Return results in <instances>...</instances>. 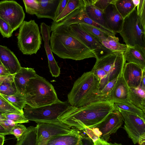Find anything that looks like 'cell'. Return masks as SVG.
<instances>
[{
  "instance_id": "52a82bcc",
  "label": "cell",
  "mask_w": 145,
  "mask_h": 145,
  "mask_svg": "<svg viewBox=\"0 0 145 145\" xmlns=\"http://www.w3.org/2000/svg\"><path fill=\"white\" fill-rule=\"evenodd\" d=\"M119 33L127 47L138 45L144 47L143 36L145 33L136 8L124 19L122 29Z\"/></svg>"
},
{
  "instance_id": "d6986e66",
  "label": "cell",
  "mask_w": 145,
  "mask_h": 145,
  "mask_svg": "<svg viewBox=\"0 0 145 145\" xmlns=\"http://www.w3.org/2000/svg\"><path fill=\"white\" fill-rule=\"evenodd\" d=\"M0 61L11 74L17 73L22 67L14 53L7 47L1 45L0 46Z\"/></svg>"
},
{
  "instance_id": "ab89813d",
  "label": "cell",
  "mask_w": 145,
  "mask_h": 145,
  "mask_svg": "<svg viewBox=\"0 0 145 145\" xmlns=\"http://www.w3.org/2000/svg\"><path fill=\"white\" fill-rule=\"evenodd\" d=\"M116 0H91L92 4L95 7L104 11L110 4L114 3Z\"/></svg>"
},
{
  "instance_id": "30bf717a",
  "label": "cell",
  "mask_w": 145,
  "mask_h": 145,
  "mask_svg": "<svg viewBox=\"0 0 145 145\" xmlns=\"http://www.w3.org/2000/svg\"><path fill=\"white\" fill-rule=\"evenodd\" d=\"M123 53L113 51L96 59L94 67L103 70L109 77V82L118 77L123 72L126 60Z\"/></svg>"
},
{
  "instance_id": "4dcf8cb0",
  "label": "cell",
  "mask_w": 145,
  "mask_h": 145,
  "mask_svg": "<svg viewBox=\"0 0 145 145\" xmlns=\"http://www.w3.org/2000/svg\"><path fill=\"white\" fill-rule=\"evenodd\" d=\"M84 3V0H69L65 9L56 18L54 22L56 23L61 22L72 12Z\"/></svg>"
},
{
  "instance_id": "ee69618b",
  "label": "cell",
  "mask_w": 145,
  "mask_h": 145,
  "mask_svg": "<svg viewBox=\"0 0 145 145\" xmlns=\"http://www.w3.org/2000/svg\"><path fill=\"white\" fill-rule=\"evenodd\" d=\"M11 74L8 70L0 61V76H8Z\"/></svg>"
},
{
  "instance_id": "bcb514c9",
  "label": "cell",
  "mask_w": 145,
  "mask_h": 145,
  "mask_svg": "<svg viewBox=\"0 0 145 145\" xmlns=\"http://www.w3.org/2000/svg\"><path fill=\"white\" fill-rule=\"evenodd\" d=\"M139 87L145 90V69H143L142 80L141 83Z\"/></svg>"
},
{
  "instance_id": "484cf974",
  "label": "cell",
  "mask_w": 145,
  "mask_h": 145,
  "mask_svg": "<svg viewBox=\"0 0 145 145\" xmlns=\"http://www.w3.org/2000/svg\"><path fill=\"white\" fill-rule=\"evenodd\" d=\"M129 95L131 103L143 111L145 104V90L139 87L129 88Z\"/></svg>"
},
{
  "instance_id": "f1b7e54d",
  "label": "cell",
  "mask_w": 145,
  "mask_h": 145,
  "mask_svg": "<svg viewBox=\"0 0 145 145\" xmlns=\"http://www.w3.org/2000/svg\"><path fill=\"white\" fill-rule=\"evenodd\" d=\"M114 4L118 11L124 19L136 8L132 0H116Z\"/></svg>"
},
{
  "instance_id": "9c48e42d",
  "label": "cell",
  "mask_w": 145,
  "mask_h": 145,
  "mask_svg": "<svg viewBox=\"0 0 145 145\" xmlns=\"http://www.w3.org/2000/svg\"><path fill=\"white\" fill-rule=\"evenodd\" d=\"M37 145H47L52 138L67 134L76 129L72 128L58 120L37 122Z\"/></svg>"
},
{
  "instance_id": "7bdbcfd3",
  "label": "cell",
  "mask_w": 145,
  "mask_h": 145,
  "mask_svg": "<svg viewBox=\"0 0 145 145\" xmlns=\"http://www.w3.org/2000/svg\"><path fill=\"white\" fill-rule=\"evenodd\" d=\"M82 145H93V141L91 138L82 133Z\"/></svg>"
},
{
  "instance_id": "603a6c76",
  "label": "cell",
  "mask_w": 145,
  "mask_h": 145,
  "mask_svg": "<svg viewBox=\"0 0 145 145\" xmlns=\"http://www.w3.org/2000/svg\"><path fill=\"white\" fill-rule=\"evenodd\" d=\"M82 135L76 129L70 133L54 137L47 145H82Z\"/></svg>"
},
{
  "instance_id": "2e32d148",
  "label": "cell",
  "mask_w": 145,
  "mask_h": 145,
  "mask_svg": "<svg viewBox=\"0 0 145 145\" xmlns=\"http://www.w3.org/2000/svg\"><path fill=\"white\" fill-rule=\"evenodd\" d=\"M40 32L44 42V47L48 60L50 71L53 77H58L60 73V68L58 66L52 53L49 42L50 39V26L44 22L41 23Z\"/></svg>"
},
{
  "instance_id": "8fae6325",
  "label": "cell",
  "mask_w": 145,
  "mask_h": 145,
  "mask_svg": "<svg viewBox=\"0 0 145 145\" xmlns=\"http://www.w3.org/2000/svg\"><path fill=\"white\" fill-rule=\"evenodd\" d=\"M25 15L22 7L16 1L5 0L0 2V18L8 24L13 31L23 23Z\"/></svg>"
},
{
  "instance_id": "f5cc1de1",
  "label": "cell",
  "mask_w": 145,
  "mask_h": 145,
  "mask_svg": "<svg viewBox=\"0 0 145 145\" xmlns=\"http://www.w3.org/2000/svg\"><path fill=\"white\" fill-rule=\"evenodd\" d=\"M143 112H144V114H145V104L144 105V108L143 110Z\"/></svg>"
},
{
  "instance_id": "c3c4849f",
  "label": "cell",
  "mask_w": 145,
  "mask_h": 145,
  "mask_svg": "<svg viewBox=\"0 0 145 145\" xmlns=\"http://www.w3.org/2000/svg\"><path fill=\"white\" fill-rule=\"evenodd\" d=\"M138 143L139 145H145V134L140 137Z\"/></svg>"
},
{
  "instance_id": "cb8c5ba5",
  "label": "cell",
  "mask_w": 145,
  "mask_h": 145,
  "mask_svg": "<svg viewBox=\"0 0 145 145\" xmlns=\"http://www.w3.org/2000/svg\"><path fill=\"white\" fill-rule=\"evenodd\" d=\"M84 1L85 11L88 17L93 22L109 30L106 23L104 11L94 6L91 0Z\"/></svg>"
},
{
  "instance_id": "7402d4cb",
  "label": "cell",
  "mask_w": 145,
  "mask_h": 145,
  "mask_svg": "<svg viewBox=\"0 0 145 145\" xmlns=\"http://www.w3.org/2000/svg\"><path fill=\"white\" fill-rule=\"evenodd\" d=\"M126 61L136 64L142 69H145V48L138 45L127 47L124 53Z\"/></svg>"
},
{
  "instance_id": "7a4b0ae2",
  "label": "cell",
  "mask_w": 145,
  "mask_h": 145,
  "mask_svg": "<svg viewBox=\"0 0 145 145\" xmlns=\"http://www.w3.org/2000/svg\"><path fill=\"white\" fill-rule=\"evenodd\" d=\"M115 110L114 103L101 101L79 107L71 106L57 119L72 128L83 131L95 127Z\"/></svg>"
},
{
  "instance_id": "f907efd6",
  "label": "cell",
  "mask_w": 145,
  "mask_h": 145,
  "mask_svg": "<svg viewBox=\"0 0 145 145\" xmlns=\"http://www.w3.org/2000/svg\"><path fill=\"white\" fill-rule=\"evenodd\" d=\"M140 0H132V2L136 7H137L139 4Z\"/></svg>"
},
{
  "instance_id": "ba28073f",
  "label": "cell",
  "mask_w": 145,
  "mask_h": 145,
  "mask_svg": "<svg viewBox=\"0 0 145 145\" xmlns=\"http://www.w3.org/2000/svg\"><path fill=\"white\" fill-rule=\"evenodd\" d=\"M123 121L121 113L115 110L109 114L95 127L86 130L84 132L93 140L99 137L108 142L110 135L117 131L121 127Z\"/></svg>"
},
{
  "instance_id": "3957f363",
  "label": "cell",
  "mask_w": 145,
  "mask_h": 145,
  "mask_svg": "<svg viewBox=\"0 0 145 145\" xmlns=\"http://www.w3.org/2000/svg\"><path fill=\"white\" fill-rule=\"evenodd\" d=\"M99 85V80L91 71L84 72L74 82L67 101L71 106L79 107L105 101L100 95Z\"/></svg>"
},
{
  "instance_id": "7c38bea8",
  "label": "cell",
  "mask_w": 145,
  "mask_h": 145,
  "mask_svg": "<svg viewBox=\"0 0 145 145\" xmlns=\"http://www.w3.org/2000/svg\"><path fill=\"white\" fill-rule=\"evenodd\" d=\"M122 114L124 125L123 129L133 143H138L141 137L145 134V117L121 110L118 111Z\"/></svg>"
},
{
  "instance_id": "f546056e",
  "label": "cell",
  "mask_w": 145,
  "mask_h": 145,
  "mask_svg": "<svg viewBox=\"0 0 145 145\" xmlns=\"http://www.w3.org/2000/svg\"><path fill=\"white\" fill-rule=\"evenodd\" d=\"M79 24L84 29L95 37L101 42L102 41L106 39L110 35L115 36L110 34L91 25L83 23Z\"/></svg>"
},
{
  "instance_id": "e575fe53",
  "label": "cell",
  "mask_w": 145,
  "mask_h": 145,
  "mask_svg": "<svg viewBox=\"0 0 145 145\" xmlns=\"http://www.w3.org/2000/svg\"><path fill=\"white\" fill-rule=\"evenodd\" d=\"M0 114L2 115L15 124L26 123L28 122L29 121L25 117L24 113L21 112Z\"/></svg>"
},
{
  "instance_id": "836d02e7",
  "label": "cell",
  "mask_w": 145,
  "mask_h": 145,
  "mask_svg": "<svg viewBox=\"0 0 145 145\" xmlns=\"http://www.w3.org/2000/svg\"><path fill=\"white\" fill-rule=\"evenodd\" d=\"M26 13L31 15H36L39 7V3L37 0H23Z\"/></svg>"
},
{
  "instance_id": "816d5d0a",
  "label": "cell",
  "mask_w": 145,
  "mask_h": 145,
  "mask_svg": "<svg viewBox=\"0 0 145 145\" xmlns=\"http://www.w3.org/2000/svg\"><path fill=\"white\" fill-rule=\"evenodd\" d=\"M108 145H123L121 143H118L116 142L112 143L108 142Z\"/></svg>"
},
{
  "instance_id": "5b68a950",
  "label": "cell",
  "mask_w": 145,
  "mask_h": 145,
  "mask_svg": "<svg viewBox=\"0 0 145 145\" xmlns=\"http://www.w3.org/2000/svg\"><path fill=\"white\" fill-rule=\"evenodd\" d=\"M17 39L18 47L23 54L37 53L41 47L42 37L35 20L23 22L19 27Z\"/></svg>"
},
{
  "instance_id": "d590c367",
  "label": "cell",
  "mask_w": 145,
  "mask_h": 145,
  "mask_svg": "<svg viewBox=\"0 0 145 145\" xmlns=\"http://www.w3.org/2000/svg\"><path fill=\"white\" fill-rule=\"evenodd\" d=\"M27 130V128L21 123L16 124L10 131V134L14 135L17 141L20 139Z\"/></svg>"
},
{
  "instance_id": "ffe728a7",
  "label": "cell",
  "mask_w": 145,
  "mask_h": 145,
  "mask_svg": "<svg viewBox=\"0 0 145 145\" xmlns=\"http://www.w3.org/2000/svg\"><path fill=\"white\" fill-rule=\"evenodd\" d=\"M39 10L35 15L38 18H48L54 22L57 9L61 0H38Z\"/></svg>"
},
{
  "instance_id": "74e56055",
  "label": "cell",
  "mask_w": 145,
  "mask_h": 145,
  "mask_svg": "<svg viewBox=\"0 0 145 145\" xmlns=\"http://www.w3.org/2000/svg\"><path fill=\"white\" fill-rule=\"evenodd\" d=\"M137 10L145 33V0H140Z\"/></svg>"
},
{
  "instance_id": "6da1fadb",
  "label": "cell",
  "mask_w": 145,
  "mask_h": 145,
  "mask_svg": "<svg viewBox=\"0 0 145 145\" xmlns=\"http://www.w3.org/2000/svg\"><path fill=\"white\" fill-rule=\"evenodd\" d=\"M50 30L51 49L59 57L75 60L96 58L93 52L81 41L69 25L53 21Z\"/></svg>"
},
{
  "instance_id": "60d3db41",
  "label": "cell",
  "mask_w": 145,
  "mask_h": 145,
  "mask_svg": "<svg viewBox=\"0 0 145 145\" xmlns=\"http://www.w3.org/2000/svg\"><path fill=\"white\" fill-rule=\"evenodd\" d=\"M16 124L12 121L6 118L1 114H0V125L10 132L13 127Z\"/></svg>"
},
{
  "instance_id": "ac0fdd59",
  "label": "cell",
  "mask_w": 145,
  "mask_h": 145,
  "mask_svg": "<svg viewBox=\"0 0 145 145\" xmlns=\"http://www.w3.org/2000/svg\"><path fill=\"white\" fill-rule=\"evenodd\" d=\"M143 69L137 65L127 63L123 71L124 78L130 88L138 87L141 83Z\"/></svg>"
},
{
  "instance_id": "1f68e13d",
  "label": "cell",
  "mask_w": 145,
  "mask_h": 145,
  "mask_svg": "<svg viewBox=\"0 0 145 145\" xmlns=\"http://www.w3.org/2000/svg\"><path fill=\"white\" fill-rule=\"evenodd\" d=\"M116 110H123L137 115L142 118L145 117L143 111L131 103H114Z\"/></svg>"
},
{
  "instance_id": "44dd1931",
  "label": "cell",
  "mask_w": 145,
  "mask_h": 145,
  "mask_svg": "<svg viewBox=\"0 0 145 145\" xmlns=\"http://www.w3.org/2000/svg\"><path fill=\"white\" fill-rule=\"evenodd\" d=\"M37 74L33 69L21 67L15 74L14 80L18 91L25 96V88L30 80L35 77Z\"/></svg>"
},
{
  "instance_id": "83f0119b",
  "label": "cell",
  "mask_w": 145,
  "mask_h": 145,
  "mask_svg": "<svg viewBox=\"0 0 145 145\" xmlns=\"http://www.w3.org/2000/svg\"><path fill=\"white\" fill-rule=\"evenodd\" d=\"M0 95L18 110L24 113L23 109L26 105L24 95L18 92L12 95H7L0 94Z\"/></svg>"
},
{
  "instance_id": "f6af8a7d",
  "label": "cell",
  "mask_w": 145,
  "mask_h": 145,
  "mask_svg": "<svg viewBox=\"0 0 145 145\" xmlns=\"http://www.w3.org/2000/svg\"><path fill=\"white\" fill-rule=\"evenodd\" d=\"M93 141V145H108V142L99 137L95 139Z\"/></svg>"
},
{
  "instance_id": "8992f818",
  "label": "cell",
  "mask_w": 145,
  "mask_h": 145,
  "mask_svg": "<svg viewBox=\"0 0 145 145\" xmlns=\"http://www.w3.org/2000/svg\"><path fill=\"white\" fill-rule=\"evenodd\" d=\"M71 106L67 101L62 102L59 100L53 104L37 108L26 105L23 112L29 121L36 123L52 121L58 120Z\"/></svg>"
},
{
  "instance_id": "e0dca14e",
  "label": "cell",
  "mask_w": 145,
  "mask_h": 145,
  "mask_svg": "<svg viewBox=\"0 0 145 145\" xmlns=\"http://www.w3.org/2000/svg\"><path fill=\"white\" fill-rule=\"evenodd\" d=\"M109 29L116 34L121 30L124 18L117 10L114 3L109 4L104 11Z\"/></svg>"
},
{
  "instance_id": "4316f807",
  "label": "cell",
  "mask_w": 145,
  "mask_h": 145,
  "mask_svg": "<svg viewBox=\"0 0 145 145\" xmlns=\"http://www.w3.org/2000/svg\"><path fill=\"white\" fill-rule=\"evenodd\" d=\"M101 42L105 48L112 51L124 53L127 49V46L120 43L118 38L115 36L110 35Z\"/></svg>"
},
{
  "instance_id": "d6a6232c",
  "label": "cell",
  "mask_w": 145,
  "mask_h": 145,
  "mask_svg": "<svg viewBox=\"0 0 145 145\" xmlns=\"http://www.w3.org/2000/svg\"><path fill=\"white\" fill-rule=\"evenodd\" d=\"M18 112L22 113L18 110L0 95V114Z\"/></svg>"
},
{
  "instance_id": "d4e9b609",
  "label": "cell",
  "mask_w": 145,
  "mask_h": 145,
  "mask_svg": "<svg viewBox=\"0 0 145 145\" xmlns=\"http://www.w3.org/2000/svg\"><path fill=\"white\" fill-rule=\"evenodd\" d=\"M15 74L0 76V94L10 95L18 92L14 80Z\"/></svg>"
},
{
  "instance_id": "4fadbf2b",
  "label": "cell",
  "mask_w": 145,
  "mask_h": 145,
  "mask_svg": "<svg viewBox=\"0 0 145 145\" xmlns=\"http://www.w3.org/2000/svg\"><path fill=\"white\" fill-rule=\"evenodd\" d=\"M69 25L81 41L93 52L96 59L113 52L105 48L99 40L84 29L79 24H73Z\"/></svg>"
},
{
  "instance_id": "681fc988",
  "label": "cell",
  "mask_w": 145,
  "mask_h": 145,
  "mask_svg": "<svg viewBox=\"0 0 145 145\" xmlns=\"http://www.w3.org/2000/svg\"><path fill=\"white\" fill-rule=\"evenodd\" d=\"M4 135L0 134V145H3L5 141Z\"/></svg>"
},
{
  "instance_id": "5bb4252c",
  "label": "cell",
  "mask_w": 145,
  "mask_h": 145,
  "mask_svg": "<svg viewBox=\"0 0 145 145\" xmlns=\"http://www.w3.org/2000/svg\"><path fill=\"white\" fill-rule=\"evenodd\" d=\"M60 22L68 25L85 23L93 25L111 35H116L110 30L93 22L88 17L85 11L84 2Z\"/></svg>"
},
{
  "instance_id": "9a60e30c",
  "label": "cell",
  "mask_w": 145,
  "mask_h": 145,
  "mask_svg": "<svg viewBox=\"0 0 145 145\" xmlns=\"http://www.w3.org/2000/svg\"><path fill=\"white\" fill-rule=\"evenodd\" d=\"M106 101L115 103H131L129 95V87L125 81L123 72Z\"/></svg>"
},
{
  "instance_id": "277c9868",
  "label": "cell",
  "mask_w": 145,
  "mask_h": 145,
  "mask_svg": "<svg viewBox=\"0 0 145 145\" xmlns=\"http://www.w3.org/2000/svg\"><path fill=\"white\" fill-rule=\"evenodd\" d=\"M25 89L26 104L32 107L50 105L59 100L52 84L37 74L30 80Z\"/></svg>"
},
{
  "instance_id": "f35d334b",
  "label": "cell",
  "mask_w": 145,
  "mask_h": 145,
  "mask_svg": "<svg viewBox=\"0 0 145 145\" xmlns=\"http://www.w3.org/2000/svg\"><path fill=\"white\" fill-rule=\"evenodd\" d=\"M118 77L110 81L100 92V95L104 100L106 101V99L111 92L117 81Z\"/></svg>"
},
{
  "instance_id": "8d00e7d4",
  "label": "cell",
  "mask_w": 145,
  "mask_h": 145,
  "mask_svg": "<svg viewBox=\"0 0 145 145\" xmlns=\"http://www.w3.org/2000/svg\"><path fill=\"white\" fill-rule=\"evenodd\" d=\"M13 32L10 26L0 18V32L3 37L9 38L12 36Z\"/></svg>"
},
{
  "instance_id": "7dc6e473",
  "label": "cell",
  "mask_w": 145,
  "mask_h": 145,
  "mask_svg": "<svg viewBox=\"0 0 145 145\" xmlns=\"http://www.w3.org/2000/svg\"><path fill=\"white\" fill-rule=\"evenodd\" d=\"M0 134H2L4 135L10 134V132L5 129L1 125H0Z\"/></svg>"
},
{
  "instance_id": "b9f144b4",
  "label": "cell",
  "mask_w": 145,
  "mask_h": 145,
  "mask_svg": "<svg viewBox=\"0 0 145 145\" xmlns=\"http://www.w3.org/2000/svg\"><path fill=\"white\" fill-rule=\"evenodd\" d=\"M68 1L69 0H61L57 11L56 18H57L63 10Z\"/></svg>"
}]
</instances>
